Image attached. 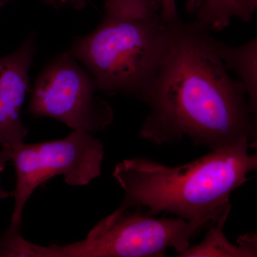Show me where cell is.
<instances>
[{"label": "cell", "mask_w": 257, "mask_h": 257, "mask_svg": "<svg viewBox=\"0 0 257 257\" xmlns=\"http://www.w3.org/2000/svg\"><path fill=\"white\" fill-rule=\"evenodd\" d=\"M163 60L145 104L140 136L156 145L189 138L218 150L251 138L253 119L244 85L230 77L221 41L193 21L168 25Z\"/></svg>", "instance_id": "6da1fadb"}, {"label": "cell", "mask_w": 257, "mask_h": 257, "mask_svg": "<svg viewBox=\"0 0 257 257\" xmlns=\"http://www.w3.org/2000/svg\"><path fill=\"white\" fill-rule=\"evenodd\" d=\"M248 144V138H240L177 167L143 157L122 161L113 172L124 193L115 212L138 208L147 209L150 215L167 212L211 223L228 217L231 193L247 181L248 172L256 170Z\"/></svg>", "instance_id": "7a4b0ae2"}, {"label": "cell", "mask_w": 257, "mask_h": 257, "mask_svg": "<svg viewBox=\"0 0 257 257\" xmlns=\"http://www.w3.org/2000/svg\"><path fill=\"white\" fill-rule=\"evenodd\" d=\"M168 25L160 15L104 17L95 30L74 39L69 52L92 74L99 92L145 103L165 56Z\"/></svg>", "instance_id": "3957f363"}, {"label": "cell", "mask_w": 257, "mask_h": 257, "mask_svg": "<svg viewBox=\"0 0 257 257\" xmlns=\"http://www.w3.org/2000/svg\"><path fill=\"white\" fill-rule=\"evenodd\" d=\"M210 224L205 219L156 218L138 211H114L82 241L45 246L32 243L29 253L31 257H161L173 248L178 256Z\"/></svg>", "instance_id": "277c9868"}, {"label": "cell", "mask_w": 257, "mask_h": 257, "mask_svg": "<svg viewBox=\"0 0 257 257\" xmlns=\"http://www.w3.org/2000/svg\"><path fill=\"white\" fill-rule=\"evenodd\" d=\"M16 172L10 225L22 226L24 208L37 187L55 176L69 186H86L101 175L103 144L93 133L75 130L65 138L9 147Z\"/></svg>", "instance_id": "5b68a950"}, {"label": "cell", "mask_w": 257, "mask_h": 257, "mask_svg": "<svg viewBox=\"0 0 257 257\" xmlns=\"http://www.w3.org/2000/svg\"><path fill=\"white\" fill-rule=\"evenodd\" d=\"M92 74L70 52L59 55L42 71L32 90L28 112L50 117L75 130L102 131L114 111L101 96Z\"/></svg>", "instance_id": "8992f818"}, {"label": "cell", "mask_w": 257, "mask_h": 257, "mask_svg": "<svg viewBox=\"0 0 257 257\" xmlns=\"http://www.w3.org/2000/svg\"><path fill=\"white\" fill-rule=\"evenodd\" d=\"M36 53L34 34L18 50L0 57V147L25 143L28 134L20 116L30 89V69Z\"/></svg>", "instance_id": "52a82bcc"}, {"label": "cell", "mask_w": 257, "mask_h": 257, "mask_svg": "<svg viewBox=\"0 0 257 257\" xmlns=\"http://www.w3.org/2000/svg\"><path fill=\"white\" fill-rule=\"evenodd\" d=\"M227 218H220L211 223L202 242L189 246L178 256H257V234L253 233L243 234L238 238L236 244H233L226 237L223 231Z\"/></svg>", "instance_id": "ba28073f"}, {"label": "cell", "mask_w": 257, "mask_h": 257, "mask_svg": "<svg viewBox=\"0 0 257 257\" xmlns=\"http://www.w3.org/2000/svg\"><path fill=\"white\" fill-rule=\"evenodd\" d=\"M257 12V0H197L192 15L194 21L211 32L229 26L231 18L251 22Z\"/></svg>", "instance_id": "9c48e42d"}, {"label": "cell", "mask_w": 257, "mask_h": 257, "mask_svg": "<svg viewBox=\"0 0 257 257\" xmlns=\"http://www.w3.org/2000/svg\"><path fill=\"white\" fill-rule=\"evenodd\" d=\"M220 53L226 68L237 74L244 85L250 111L257 119V37L238 47L221 42Z\"/></svg>", "instance_id": "30bf717a"}, {"label": "cell", "mask_w": 257, "mask_h": 257, "mask_svg": "<svg viewBox=\"0 0 257 257\" xmlns=\"http://www.w3.org/2000/svg\"><path fill=\"white\" fill-rule=\"evenodd\" d=\"M105 17L118 19L146 18L154 15L148 0H106Z\"/></svg>", "instance_id": "8fae6325"}, {"label": "cell", "mask_w": 257, "mask_h": 257, "mask_svg": "<svg viewBox=\"0 0 257 257\" xmlns=\"http://www.w3.org/2000/svg\"><path fill=\"white\" fill-rule=\"evenodd\" d=\"M177 0H148L149 8L152 14L160 15L166 23H173L179 18Z\"/></svg>", "instance_id": "7c38bea8"}, {"label": "cell", "mask_w": 257, "mask_h": 257, "mask_svg": "<svg viewBox=\"0 0 257 257\" xmlns=\"http://www.w3.org/2000/svg\"><path fill=\"white\" fill-rule=\"evenodd\" d=\"M10 161H11V153L9 147H3L0 150V177L5 170V166ZM10 197H13V192L4 190L0 185V201L8 199Z\"/></svg>", "instance_id": "4fadbf2b"}, {"label": "cell", "mask_w": 257, "mask_h": 257, "mask_svg": "<svg viewBox=\"0 0 257 257\" xmlns=\"http://www.w3.org/2000/svg\"><path fill=\"white\" fill-rule=\"evenodd\" d=\"M48 1L55 5H70L77 9H82L87 5L88 0H48Z\"/></svg>", "instance_id": "5bb4252c"}, {"label": "cell", "mask_w": 257, "mask_h": 257, "mask_svg": "<svg viewBox=\"0 0 257 257\" xmlns=\"http://www.w3.org/2000/svg\"><path fill=\"white\" fill-rule=\"evenodd\" d=\"M249 140H251V143L249 142V147L255 149L256 152L253 154V157L255 160V164H256V168L257 170V119L253 120V130L252 135H251V138Z\"/></svg>", "instance_id": "9a60e30c"}, {"label": "cell", "mask_w": 257, "mask_h": 257, "mask_svg": "<svg viewBox=\"0 0 257 257\" xmlns=\"http://www.w3.org/2000/svg\"><path fill=\"white\" fill-rule=\"evenodd\" d=\"M3 1V0H0V2Z\"/></svg>", "instance_id": "2e32d148"}]
</instances>
